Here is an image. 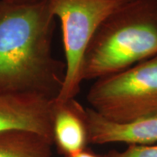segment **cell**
I'll use <instances>...</instances> for the list:
<instances>
[{"label":"cell","instance_id":"obj_1","mask_svg":"<svg viewBox=\"0 0 157 157\" xmlns=\"http://www.w3.org/2000/svg\"><path fill=\"white\" fill-rule=\"evenodd\" d=\"M55 17L47 0H0V94H31L56 100L66 65L52 55Z\"/></svg>","mask_w":157,"mask_h":157},{"label":"cell","instance_id":"obj_2","mask_svg":"<svg viewBox=\"0 0 157 157\" xmlns=\"http://www.w3.org/2000/svg\"><path fill=\"white\" fill-rule=\"evenodd\" d=\"M157 55V0H128L100 25L86 48L82 78L122 72Z\"/></svg>","mask_w":157,"mask_h":157},{"label":"cell","instance_id":"obj_3","mask_svg":"<svg viewBox=\"0 0 157 157\" xmlns=\"http://www.w3.org/2000/svg\"><path fill=\"white\" fill-rule=\"evenodd\" d=\"M91 107L114 123L157 115V55L96 79L86 95Z\"/></svg>","mask_w":157,"mask_h":157},{"label":"cell","instance_id":"obj_4","mask_svg":"<svg viewBox=\"0 0 157 157\" xmlns=\"http://www.w3.org/2000/svg\"><path fill=\"white\" fill-rule=\"evenodd\" d=\"M51 11L60 19L66 74L58 101L74 99L83 81L86 48L98 27L128 0H47Z\"/></svg>","mask_w":157,"mask_h":157},{"label":"cell","instance_id":"obj_5","mask_svg":"<svg viewBox=\"0 0 157 157\" xmlns=\"http://www.w3.org/2000/svg\"><path fill=\"white\" fill-rule=\"evenodd\" d=\"M53 101L31 94H0V132L30 130L52 140Z\"/></svg>","mask_w":157,"mask_h":157},{"label":"cell","instance_id":"obj_6","mask_svg":"<svg viewBox=\"0 0 157 157\" xmlns=\"http://www.w3.org/2000/svg\"><path fill=\"white\" fill-rule=\"evenodd\" d=\"M52 134L58 151L66 156L84 150L89 144L86 108L74 99L54 100L52 112Z\"/></svg>","mask_w":157,"mask_h":157},{"label":"cell","instance_id":"obj_7","mask_svg":"<svg viewBox=\"0 0 157 157\" xmlns=\"http://www.w3.org/2000/svg\"><path fill=\"white\" fill-rule=\"evenodd\" d=\"M89 143H127L128 145H152L157 142V115L130 123H114L86 107Z\"/></svg>","mask_w":157,"mask_h":157},{"label":"cell","instance_id":"obj_8","mask_svg":"<svg viewBox=\"0 0 157 157\" xmlns=\"http://www.w3.org/2000/svg\"><path fill=\"white\" fill-rule=\"evenodd\" d=\"M53 141L30 130L0 132V157H53Z\"/></svg>","mask_w":157,"mask_h":157},{"label":"cell","instance_id":"obj_9","mask_svg":"<svg viewBox=\"0 0 157 157\" xmlns=\"http://www.w3.org/2000/svg\"><path fill=\"white\" fill-rule=\"evenodd\" d=\"M103 157H157L156 145H129L123 151L110 150Z\"/></svg>","mask_w":157,"mask_h":157},{"label":"cell","instance_id":"obj_10","mask_svg":"<svg viewBox=\"0 0 157 157\" xmlns=\"http://www.w3.org/2000/svg\"><path fill=\"white\" fill-rule=\"evenodd\" d=\"M66 157H103L102 155H100L98 154H96L94 151H92L89 148H85L84 150L78 152L77 154H74L72 155H68Z\"/></svg>","mask_w":157,"mask_h":157},{"label":"cell","instance_id":"obj_11","mask_svg":"<svg viewBox=\"0 0 157 157\" xmlns=\"http://www.w3.org/2000/svg\"><path fill=\"white\" fill-rule=\"evenodd\" d=\"M7 3H12V4H31V3H36L41 0H1Z\"/></svg>","mask_w":157,"mask_h":157}]
</instances>
